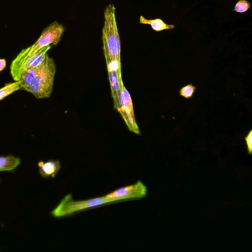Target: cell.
I'll return each mask as SVG.
<instances>
[{
	"instance_id": "4fadbf2b",
	"label": "cell",
	"mask_w": 252,
	"mask_h": 252,
	"mask_svg": "<svg viewBox=\"0 0 252 252\" xmlns=\"http://www.w3.org/2000/svg\"><path fill=\"white\" fill-rule=\"evenodd\" d=\"M21 89L20 82L14 81L7 83L0 89V100L3 99L14 92Z\"/></svg>"
},
{
	"instance_id": "9c48e42d",
	"label": "cell",
	"mask_w": 252,
	"mask_h": 252,
	"mask_svg": "<svg viewBox=\"0 0 252 252\" xmlns=\"http://www.w3.org/2000/svg\"><path fill=\"white\" fill-rule=\"evenodd\" d=\"M39 171L43 178H54L61 169L60 162L58 160H48L45 162L40 161L38 163Z\"/></svg>"
},
{
	"instance_id": "8fae6325",
	"label": "cell",
	"mask_w": 252,
	"mask_h": 252,
	"mask_svg": "<svg viewBox=\"0 0 252 252\" xmlns=\"http://www.w3.org/2000/svg\"><path fill=\"white\" fill-rule=\"evenodd\" d=\"M139 23L150 25L154 31L158 32L164 30L172 29L175 27L174 25L172 24L168 25L164 23L160 18L147 19L143 16L140 17Z\"/></svg>"
},
{
	"instance_id": "277c9868",
	"label": "cell",
	"mask_w": 252,
	"mask_h": 252,
	"mask_svg": "<svg viewBox=\"0 0 252 252\" xmlns=\"http://www.w3.org/2000/svg\"><path fill=\"white\" fill-rule=\"evenodd\" d=\"M64 31L62 25L57 21L53 22L43 31L39 38L33 45L23 49L18 55L21 57L30 56L44 47L56 45L60 41Z\"/></svg>"
},
{
	"instance_id": "8992f818",
	"label": "cell",
	"mask_w": 252,
	"mask_h": 252,
	"mask_svg": "<svg viewBox=\"0 0 252 252\" xmlns=\"http://www.w3.org/2000/svg\"><path fill=\"white\" fill-rule=\"evenodd\" d=\"M120 107L118 111L122 115L129 131L140 134L135 118L132 99L128 91L123 84L122 75L120 77Z\"/></svg>"
},
{
	"instance_id": "2e32d148",
	"label": "cell",
	"mask_w": 252,
	"mask_h": 252,
	"mask_svg": "<svg viewBox=\"0 0 252 252\" xmlns=\"http://www.w3.org/2000/svg\"><path fill=\"white\" fill-rule=\"evenodd\" d=\"M248 151L249 154L252 152V130H251L248 135L245 137Z\"/></svg>"
},
{
	"instance_id": "30bf717a",
	"label": "cell",
	"mask_w": 252,
	"mask_h": 252,
	"mask_svg": "<svg viewBox=\"0 0 252 252\" xmlns=\"http://www.w3.org/2000/svg\"><path fill=\"white\" fill-rule=\"evenodd\" d=\"M42 63L35 67L25 70L21 72L18 81L20 82L21 89L25 90L26 88L30 85L41 68Z\"/></svg>"
},
{
	"instance_id": "9a60e30c",
	"label": "cell",
	"mask_w": 252,
	"mask_h": 252,
	"mask_svg": "<svg viewBox=\"0 0 252 252\" xmlns=\"http://www.w3.org/2000/svg\"><path fill=\"white\" fill-rule=\"evenodd\" d=\"M251 7L250 3L246 0H239L235 4L233 11L238 13L246 12Z\"/></svg>"
},
{
	"instance_id": "5bb4252c",
	"label": "cell",
	"mask_w": 252,
	"mask_h": 252,
	"mask_svg": "<svg viewBox=\"0 0 252 252\" xmlns=\"http://www.w3.org/2000/svg\"><path fill=\"white\" fill-rule=\"evenodd\" d=\"M195 89L191 84L187 85L180 90V95L186 98H189L193 95Z\"/></svg>"
},
{
	"instance_id": "3957f363",
	"label": "cell",
	"mask_w": 252,
	"mask_h": 252,
	"mask_svg": "<svg viewBox=\"0 0 252 252\" xmlns=\"http://www.w3.org/2000/svg\"><path fill=\"white\" fill-rule=\"evenodd\" d=\"M111 203L105 196L85 200L75 201L71 194L65 195L58 205L51 212L56 218L63 217L79 211Z\"/></svg>"
},
{
	"instance_id": "e0dca14e",
	"label": "cell",
	"mask_w": 252,
	"mask_h": 252,
	"mask_svg": "<svg viewBox=\"0 0 252 252\" xmlns=\"http://www.w3.org/2000/svg\"><path fill=\"white\" fill-rule=\"evenodd\" d=\"M6 65V62L5 59H0V71L3 70Z\"/></svg>"
},
{
	"instance_id": "5b68a950",
	"label": "cell",
	"mask_w": 252,
	"mask_h": 252,
	"mask_svg": "<svg viewBox=\"0 0 252 252\" xmlns=\"http://www.w3.org/2000/svg\"><path fill=\"white\" fill-rule=\"evenodd\" d=\"M51 47L52 45L44 47L30 56L21 57L17 55L10 66V74L14 81H18L19 76L23 71L40 65Z\"/></svg>"
},
{
	"instance_id": "6da1fadb",
	"label": "cell",
	"mask_w": 252,
	"mask_h": 252,
	"mask_svg": "<svg viewBox=\"0 0 252 252\" xmlns=\"http://www.w3.org/2000/svg\"><path fill=\"white\" fill-rule=\"evenodd\" d=\"M115 13L113 4H109L106 7L102 39L105 60L121 62V41Z\"/></svg>"
},
{
	"instance_id": "7c38bea8",
	"label": "cell",
	"mask_w": 252,
	"mask_h": 252,
	"mask_svg": "<svg viewBox=\"0 0 252 252\" xmlns=\"http://www.w3.org/2000/svg\"><path fill=\"white\" fill-rule=\"evenodd\" d=\"M20 163L19 158L13 156H0V171L14 170Z\"/></svg>"
},
{
	"instance_id": "ba28073f",
	"label": "cell",
	"mask_w": 252,
	"mask_h": 252,
	"mask_svg": "<svg viewBox=\"0 0 252 252\" xmlns=\"http://www.w3.org/2000/svg\"><path fill=\"white\" fill-rule=\"evenodd\" d=\"M107 70L114 107L118 110L120 107V77L122 75L121 70L117 71L110 69H107Z\"/></svg>"
},
{
	"instance_id": "52a82bcc",
	"label": "cell",
	"mask_w": 252,
	"mask_h": 252,
	"mask_svg": "<svg viewBox=\"0 0 252 252\" xmlns=\"http://www.w3.org/2000/svg\"><path fill=\"white\" fill-rule=\"evenodd\" d=\"M147 187L140 181L135 184L116 189L105 197L111 203L123 200L141 198L147 194Z\"/></svg>"
},
{
	"instance_id": "7a4b0ae2",
	"label": "cell",
	"mask_w": 252,
	"mask_h": 252,
	"mask_svg": "<svg viewBox=\"0 0 252 252\" xmlns=\"http://www.w3.org/2000/svg\"><path fill=\"white\" fill-rule=\"evenodd\" d=\"M56 71L53 59L47 54L41 68L25 90L32 93L36 98L49 97L53 91Z\"/></svg>"
}]
</instances>
